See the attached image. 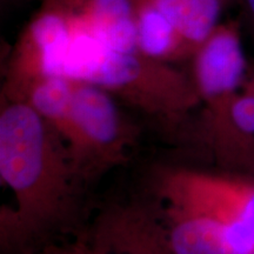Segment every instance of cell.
<instances>
[{
  "label": "cell",
  "instance_id": "11",
  "mask_svg": "<svg viewBox=\"0 0 254 254\" xmlns=\"http://www.w3.org/2000/svg\"><path fill=\"white\" fill-rule=\"evenodd\" d=\"M73 87L72 78L50 75L36 82L23 100L62 138L66 147L72 133Z\"/></svg>",
  "mask_w": 254,
  "mask_h": 254
},
{
  "label": "cell",
  "instance_id": "4",
  "mask_svg": "<svg viewBox=\"0 0 254 254\" xmlns=\"http://www.w3.org/2000/svg\"><path fill=\"white\" fill-rule=\"evenodd\" d=\"M73 80L67 151L82 183H90L125 163L138 132L112 94L91 82Z\"/></svg>",
  "mask_w": 254,
  "mask_h": 254
},
{
  "label": "cell",
  "instance_id": "7",
  "mask_svg": "<svg viewBox=\"0 0 254 254\" xmlns=\"http://www.w3.org/2000/svg\"><path fill=\"white\" fill-rule=\"evenodd\" d=\"M90 234L103 254H178L157 211L147 206H109Z\"/></svg>",
  "mask_w": 254,
  "mask_h": 254
},
{
  "label": "cell",
  "instance_id": "9",
  "mask_svg": "<svg viewBox=\"0 0 254 254\" xmlns=\"http://www.w3.org/2000/svg\"><path fill=\"white\" fill-rule=\"evenodd\" d=\"M202 138L215 158L239 142L254 138V68L224 109L202 119Z\"/></svg>",
  "mask_w": 254,
  "mask_h": 254
},
{
  "label": "cell",
  "instance_id": "13",
  "mask_svg": "<svg viewBox=\"0 0 254 254\" xmlns=\"http://www.w3.org/2000/svg\"><path fill=\"white\" fill-rule=\"evenodd\" d=\"M218 161L231 172L254 177V138L247 139L231 147L218 159Z\"/></svg>",
  "mask_w": 254,
  "mask_h": 254
},
{
  "label": "cell",
  "instance_id": "8",
  "mask_svg": "<svg viewBox=\"0 0 254 254\" xmlns=\"http://www.w3.org/2000/svg\"><path fill=\"white\" fill-rule=\"evenodd\" d=\"M68 19L73 36H86L112 50L139 51L134 0H47Z\"/></svg>",
  "mask_w": 254,
  "mask_h": 254
},
{
  "label": "cell",
  "instance_id": "2",
  "mask_svg": "<svg viewBox=\"0 0 254 254\" xmlns=\"http://www.w3.org/2000/svg\"><path fill=\"white\" fill-rule=\"evenodd\" d=\"M152 192L178 254H254V177L165 166Z\"/></svg>",
  "mask_w": 254,
  "mask_h": 254
},
{
  "label": "cell",
  "instance_id": "6",
  "mask_svg": "<svg viewBox=\"0 0 254 254\" xmlns=\"http://www.w3.org/2000/svg\"><path fill=\"white\" fill-rule=\"evenodd\" d=\"M190 78L204 106V116L224 109L240 91L249 73L240 23H219L190 58Z\"/></svg>",
  "mask_w": 254,
  "mask_h": 254
},
{
  "label": "cell",
  "instance_id": "1",
  "mask_svg": "<svg viewBox=\"0 0 254 254\" xmlns=\"http://www.w3.org/2000/svg\"><path fill=\"white\" fill-rule=\"evenodd\" d=\"M0 179L14 207L1 209V254H33L71 225L82 185L67 147L30 105L1 98Z\"/></svg>",
  "mask_w": 254,
  "mask_h": 254
},
{
  "label": "cell",
  "instance_id": "5",
  "mask_svg": "<svg viewBox=\"0 0 254 254\" xmlns=\"http://www.w3.org/2000/svg\"><path fill=\"white\" fill-rule=\"evenodd\" d=\"M72 37L67 17L56 5L43 0L12 50L1 98L23 101L36 82L50 75H62Z\"/></svg>",
  "mask_w": 254,
  "mask_h": 254
},
{
  "label": "cell",
  "instance_id": "10",
  "mask_svg": "<svg viewBox=\"0 0 254 254\" xmlns=\"http://www.w3.org/2000/svg\"><path fill=\"white\" fill-rule=\"evenodd\" d=\"M138 49L151 58L174 64L190 60L193 50L171 20L142 0H134Z\"/></svg>",
  "mask_w": 254,
  "mask_h": 254
},
{
  "label": "cell",
  "instance_id": "12",
  "mask_svg": "<svg viewBox=\"0 0 254 254\" xmlns=\"http://www.w3.org/2000/svg\"><path fill=\"white\" fill-rule=\"evenodd\" d=\"M173 23L195 52L220 23L224 0H142ZM194 55V53H193Z\"/></svg>",
  "mask_w": 254,
  "mask_h": 254
},
{
  "label": "cell",
  "instance_id": "15",
  "mask_svg": "<svg viewBox=\"0 0 254 254\" xmlns=\"http://www.w3.org/2000/svg\"><path fill=\"white\" fill-rule=\"evenodd\" d=\"M243 12L246 23L254 32V0H236Z\"/></svg>",
  "mask_w": 254,
  "mask_h": 254
},
{
  "label": "cell",
  "instance_id": "16",
  "mask_svg": "<svg viewBox=\"0 0 254 254\" xmlns=\"http://www.w3.org/2000/svg\"><path fill=\"white\" fill-rule=\"evenodd\" d=\"M2 1H5V0H2Z\"/></svg>",
  "mask_w": 254,
  "mask_h": 254
},
{
  "label": "cell",
  "instance_id": "14",
  "mask_svg": "<svg viewBox=\"0 0 254 254\" xmlns=\"http://www.w3.org/2000/svg\"><path fill=\"white\" fill-rule=\"evenodd\" d=\"M33 254H103V251L91 234H88L77 237L71 243H52Z\"/></svg>",
  "mask_w": 254,
  "mask_h": 254
},
{
  "label": "cell",
  "instance_id": "3",
  "mask_svg": "<svg viewBox=\"0 0 254 254\" xmlns=\"http://www.w3.org/2000/svg\"><path fill=\"white\" fill-rule=\"evenodd\" d=\"M62 75L91 82L147 116L183 122L201 105L192 78L173 64L140 51L112 50L86 36H73Z\"/></svg>",
  "mask_w": 254,
  "mask_h": 254
}]
</instances>
